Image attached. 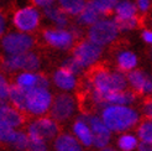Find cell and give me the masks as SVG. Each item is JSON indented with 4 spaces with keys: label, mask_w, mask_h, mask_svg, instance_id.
I'll list each match as a JSON object with an SVG mask.
<instances>
[{
    "label": "cell",
    "mask_w": 152,
    "mask_h": 151,
    "mask_svg": "<svg viewBox=\"0 0 152 151\" xmlns=\"http://www.w3.org/2000/svg\"><path fill=\"white\" fill-rule=\"evenodd\" d=\"M115 65L118 70L129 73L130 71L137 68L139 58L134 51L127 48H121L115 55Z\"/></svg>",
    "instance_id": "obj_20"
},
{
    "label": "cell",
    "mask_w": 152,
    "mask_h": 151,
    "mask_svg": "<svg viewBox=\"0 0 152 151\" xmlns=\"http://www.w3.org/2000/svg\"><path fill=\"white\" fill-rule=\"evenodd\" d=\"M142 20H143V22H145V24H146L148 27L152 29V9H151L150 12H147L146 15H143V16H142Z\"/></svg>",
    "instance_id": "obj_39"
},
{
    "label": "cell",
    "mask_w": 152,
    "mask_h": 151,
    "mask_svg": "<svg viewBox=\"0 0 152 151\" xmlns=\"http://www.w3.org/2000/svg\"><path fill=\"white\" fill-rule=\"evenodd\" d=\"M135 3L137 5L140 15H142V16L150 12L152 9V0H135Z\"/></svg>",
    "instance_id": "obj_35"
},
{
    "label": "cell",
    "mask_w": 152,
    "mask_h": 151,
    "mask_svg": "<svg viewBox=\"0 0 152 151\" xmlns=\"http://www.w3.org/2000/svg\"><path fill=\"white\" fill-rule=\"evenodd\" d=\"M100 117L113 134L131 131L141 122V111L134 105H105L100 109Z\"/></svg>",
    "instance_id": "obj_2"
},
{
    "label": "cell",
    "mask_w": 152,
    "mask_h": 151,
    "mask_svg": "<svg viewBox=\"0 0 152 151\" xmlns=\"http://www.w3.org/2000/svg\"><path fill=\"white\" fill-rule=\"evenodd\" d=\"M141 37H142V40L145 41L147 45L152 46V29L151 27L143 29L142 32H141Z\"/></svg>",
    "instance_id": "obj_36"
},
{
    "label": "cell",
    "mask_w": 152,
    "mask_h": 151,
    "mask_svg": "<svg viewBox=\"0 0 152 151\" xmlns=\"http://www.w3.org/2000/svg\"><path fill=\"white\" fill-rule=\"evenodd\" d=\"M12 83H15L18 87L24 90H31L37 87L50 88L52 81L48 79L47 76L37 71H24L16 73Z\"/></svg>",
    "instance_id": "obj_14"
},
{
    "label": "cell",
    "mask_w": 152,
    "mask_h": 151,
    "mask_svg": "<svg viewBox=\"0 0 152 151\" xmlns=\"http://www.w3.org/2000/svg\"><path fill=\"white\" fill-rule=\"evenodd\" d=\"M140 144V139L136 135V133L126 131L119 134L116 139V147L120 151H135L137 150Z\"/></svg>",
    "instance_id": "obj_24"
},
{
    "label": "cell",
    "mask_w": 152,
    "mask_h": 151,
    "mask_svg": "<svg viewBox=\"0 0 152 151\" xmlns=\"http://www.w3.org/2000/svg\"><path fill=\"white\" fill-rule=\"evenodd\" d=\"M104 54V47L92 40L82 39L72 48V56L84 70H92L98 66Z\"/></svg>",
    "instance_id": "obj_5"
},
{
    "label": "cell",
    "mask_w": 152,
    "mask_h": 151,
    "mask_svg": "<svg viewBox=\"0 0 152 151\" xmlns=\"http://www.w3.org/2000/svg\"><path fill=\"white\" fill-rule=\"evenodd\" d=\"M120 32L121 31L116 24L115 19L104 18V19L98 20L95 24L88 27L87 37L89 40H92L93 42L105 47L115 42L118 40Z\"/></svg>",
    "instance_id": "obj_6"
},
{
    "label": "cell",
    "mask_w": 152,
    "mask_h": 151,
    "mask_svg": "<svg viewBox=\"0 0 152 151\" xmlns=\"http://www.w3.org/2000/svg\"><path fill=\"white\" fill-rule=\"evenodd\" d=\"M71 131L84 147L94 146L93 131H92V128H90L89 122H88L84 113H82L79 117H77L73 120L72 126H71Z\"/></svg>",
    "instance_id": "obj_16"
},
{
    "label": "cell",
    "mask_w": 152,
    "mask_h": 151,
    "mask_svg": "<svg viewBox=\"0 0 152 151\" xmlns=\"http://www.w3.org/2000/svg\"><path fill=\"white\" fill-rule=\"evenodd\" d=\"M79 111V103L77 97L69 92H61L55 95L50 115L58 123H67L77 118Z\"/></svg>",
    "instance_id": "obj_4"
},
{
    "label": "cell",
    "mask_w": 152,
    "mask_h": 151,
    "mask_svg": "<svg viewBox=\"0 0 152 151\" xmlns=\"http://www.w3.org/2000/svg\"><path fill=\"white\" fill-rule=\"evenodd\" d=\"M18 130L19 129H15V128H12V126H9L6 124L0 123V141L5 145L10 146V144L14 141L15 136H16Z\"/></svg>",
    "instance_id": "obj_30"
},
{
    "label": "cell",
    "mask_w": 152,
    "mask_h": 151,
    "mask_svg": "<svg viewBox=\"0 0 152 151\" xmlns=\"http://www.w3.org/2000/svg\"><path fill=\"white\" fill-rule=\"evenodd\" d=\"M58 5L71 16H78L87 5V0H57Z\"/></svg>",
    "instance_id": "obj_26"
},
{
    "label": "cell",
    "mask_w": 152,
    "mask_h": 151,
    "mask_svg": "<svg viewBox=\"0 0 152 151\" xmlns=\"http://www.w3.org/2000/svg\"><path fill=\"white\" fill-rule=\"evenodd\" d=\"M135 133L139 136L140 141L152 142V119H143L135 128Z\"/></svg>",
    "instance_id": "obj_27"
},
{
    "label": "cell",
    "mask_w": 152,
    "mask_h": 151,
    "mask_svg": "<svg viewBox=\"0 0 152 151\" xmlns=\"http://www.w3.org/2000/svg\"><path fill=\"white\" fill-rule=\"evenodd\" d=\"M41 22V14L36 9L35 5L20 7L15 10L11 16V24L15 30H19L22 32L32 34L40 26Z\"/></svg>",
    "instance_id": "obj_11"
},
{
    "label": "cell",
    "mask_w": 152,
    "mask_h": 151,
    "mask_svg": "<svg viewBox=\"0 0 152 151\" xmlns=\"http://www.w3.org/2000/svg\"><path fill=\"white\" fill-rule=\"evenodd\" d=\"M24 114V111L14 107L9 102H1V105H0V123L12 126L15 129H20L25 124Z\"/></svg>",
    "instance_id": "obj_17"
},
{
    "label": "cell",
    "mask_w": 152,
    "mask_h": 151,
    "mask_svg": "<svg viewBox=\"0 0 152 151\" xmlns=\"http://www.w3.org/2000/svg\"><path fill=\"white\" fill-rule=\"evenodd\" d=\"M7 102L10 104H12L14 107H16L18 109H20L21 111L25 113V105H26V90L21 89L20 87H18L15 83H12L10 93H9V98H7Z\"/></svg>",
    "instance_id": "obj_25"
},
{
    "label": "cell",
    "mask_w": 152,
    "mask_h": 151,
    "mask_svg": "<svg viewBox=\"0 0 152 151\" xmlns=\"http://www.w3.org/2000/svg\"><path fill=\"white\" fill-rule=\"evenodd\" d=\"M55 95L50 88L37 87L31 90H26L25 114L36 118L50 114Z\"/></svg>",
    "instance_id": "obj_3"
},
{
    "label": "cell",
    "mask_w": 152,
    "mask_h": 151,
    "mask_svg": "<svg viewBox=\"0 0 152 151\" xmlns=\"http://www.w3.org/2000/svg\"><path fill=\"white\" fill-rule=\"evenodd\" d=\"M141 114L146 119H152V97L145 98L141 104Z\"/></svg>",
    "instance_id": "obj_34"
},
{
    "label": "cell",
    "mask_w": 152,
    "mask_h": 151,
    "mask_svg": "<svg viewBox=\"0 0 152 151\" xmlns=\"http://www.w3.org/2000/svg\"><path fill=\"white\" fill-rule=\"evenodd\" d=\"M26 131L30 138H41L47 141H53V139L61 133L59 123L50 114L32 118L26 125Z\"/></svg>",
    "instance_id": "obj_9"
},
{
    "label": "cell",
    "mask_w": 152,
    "mask_h": 151,
    "mask_svg": "<svg viewBox=\"0 0 152 151\" xmlns=\"http://www.w3.org/2000/svg\"><path fill=\"white\" fill-rule=\"evenodd\" d=\"M0 34L4 35L6 34V18L4 16V15H1V18H0Z\"/></svg>",
    "instance_id": "obj_40"
},
{
    "label": "cell",
    "mask_w": 152,
    "mask_h": 151,
    "mask_svg": "<svg viewBox=\"0 0 152 151\" xmlns=\"http://www.w3.org/2000/svg\"><path fill=\"white\" fill-rule=\"evenodd\" d=\"M148 58H150V61H151V67H152V48H151L150 54H148Z\"/></svg>",
    "instance_id": "obj_42"
},
{
    "label": "cell",
    "mask_w": 152,
    "mask_h": 151,
    "mask_svg": "<svg viewBox=\"0 0 152 151\" xmlns=\"http://www.w3.org/2000/svg\"><path fill=\"white\" fill-rule=\"evenodd\" d=\"M136 151H152V142L147 141H140L139 147Z\"/></svg>",
    "instance_id": "obj_38"
},
{
    "label": "cell",
    "mask_w": 152,
    "mask_h": 151,
    "mask_svg": "<svg viewBox=\"0 0 152 151\" xmlns=\"http://www.w3.org/2000/svg\"><path fill=\"white\" fill-rule=\"evenodd\" d=\"M116 19H131L140 16V11L137 9L136 3L131 1V0H119L116 3L115 10H114Z\"/></svg>",
    "instance_id": "obj_23"
},
{
    "label": "cell",
    "mask_w": 152,
    "mask_h": 151,
    "mask_svg": "<svg viewBox=\"0 0 152 151\" xmlns=\"http://www.w3.org/2000/svg\"><path fill=\"white\" fill-rule=\"evenodd\" d=\"M27 151H50L48 141L41 138H30Z\"/></svg>",
    "instance_id": "obj_32"
},
{
    "label": "cell",
    "mask_w": 152,
    "mask_h": 151,
    "mask_svg": "<svg viewBox=\"0 0 152 151\" xmlns=\"http://www.w3.org/2000/svg\"><path fill=\"white\" fill-rule=\"evenodd\" d=\"M32 4L39 7H47L52 4H55V0H32Z\"/></svg>",
    "instance_id": "obj_37"
},
{
    "label": "cell",
    "mask_w": 152,
    "mask_h": 151,
    "mask_svg": "<svg viewBox=\"0 0 152 151\" xmlns=\"http://www.w3.org/2000/svg\"><path fill=\"white\" fill-rule=\"evenodd\" d=\"M89 125L92 128L93 131V136H94V147L98 150L110 145L111 138H113V133L104 123L103 118L100 114H95V113H84Z\"/></svg>",
    "instance_id": "obj_12"
},
{
    "label": "cell",
    "mask_w": 152,
    "mask_h": 151,
    "mask_svg": "<svg viewBox=\"0 0 152 151\" xmlns=\"http://www.w3.org/2000/svg\"><path fill=\"white\" fill-rule=\"evenodd\" d=\"M35 43L36 40L31 34L22 32L19 30L6 32L1 37V48L4 56H12L31 51Z\"/></svg>",
    "instance_id": "obj_8"
},
{
    "label": "cell",
    "mask_w": 152,
    "mask_h": 151,
    "mask_svg": "<svg viewBox=\"0 0 152 151\" xmlns=\"http://www.w3.org/2000/svg\"><path fill=\"white\" fill-rule=\"evenodd\" d=\"M62 67H64V68H67V70H69V71H72L73 73H75L77 76H80L82 73H84V68L78 63V61L75 59L72 55L69 56V57H67V58H64L63 61H62V65H61Z\"/></svg>",
    "instance_id": "obj_31"
},
{
    "label": "cell",
    "mask_w": 152,
    "mask_h": 151,
    "mask_svg": "<svg viewBox=\"0 0 152 151\" xmlns=\"http://www.w3.org/2000/svg\"><path fill=\"white\" fill-rule=\"evenodd\" d=\"M83 86L88 94L90 104L98 109H102L104 107V95L115 90L129 88L127 73L118 68L109 70L105 67H94L86 78Z\"/></svg>",
    "instance_id": "obj_1"
},
{
    "label": "cell",
    "mask_w": 152,
    "mask_h": 151,
    "mask_svg": "<svg viewBox=\"0 0 152 151\" xmlns=\"http://www.w3.org/2000/svg\"><path fill=\"white\" fill-rule=\"evenodd\" d=\"M11 86L12 83H10L4 74L0 76V99H1V102H7Z\"/></svg>",
    "instance_id": "obj_33"
},
{
    "label": "cell",
    "mask_w": 152,
    "mask_h": 151,
    "mask_svg": "<svg viewBox=\"0 0 152 151\" xmlns=\"http://www.w3.org/2000/svg\"><path fill=\"white\" fill-rule=\"evenodd\" d=\"M43 15L48 21H51L53 26L56 27H63L66 29L69 25V19H68V14L59 5L56 6L52 4L47 7H43Z\"/></svg>",
    "instance_id": "obj_21"
},
{
    "label": "cell",
    "mask_w": 152,
    "mask_h": 151,
    "mask_svg": "<svg viewBox=\"0 0 152 151\" xmlns=\"http://www.w3.org/2000/svg\"><path fill=\"white\" fill-rule=\"evenodd\" d=\"M53 151H84L79 140L72 133H59L52 141Z\"/></svg>",
    "instance_id": "obj_18"
},
{
    "label": "cell",
    "mask_w": 152,
    "mask_h": 151,
    "mask_svg": "<svg viewBox=\"0 0 152 151\" xmlns=\"http://www.w3.org/2000/svg\"><path fill=\"white\" fill-rule=\"evenodd\" d=\"M129 88L140 97H152V74L135 68L127 73Z\"/></svg>",
    "instance_id": "obj_13"
},
{
    "label": "cell",
    "mask_w": 152,
    "mask_h": 151,
    "mask_svg": "<svg viewBox=\"0 0 152 151\" xmlns=\"http://www.w3.org/2000/svg\"><path fill=\"white\" fill-rule=\"evenodd\" d=\"M102 16L103 15L100 14V11L88 0L86 7L77 16V24L80 25L82 27H89L93 24H95L98 20H100Z\"/></svg>",
    "instance_id": "obj_22"
},
{
    "label": "cell",
    "mask_w": 152,
    "mask_h": 151,
    "mask_svg": "<svg viewBox=\"0 0 152 151\" xmlns=\"http://www.w3.org/2000/svg\"><path fill=\"white\" fill-rule=\"evenodd\" d=\"M41 67V58L35 51H27L24 54L4 56L1 68L5 73H19L24 71H39Z\"/></svg>",
    "instance_id": "obj_7"
},
{
    "label": "cell",
    "mask_w": 152,
    "mask_h": 151,
    "mask_svg": "<svg viewBox=\"0 0 152 151\" xmlns=\"http://www.w3.org/2000/svg\"><path fill=\"white\" fill-rule=\"evenodd\" d=\"M51 81H52V84L55 86L59 92L72 93L78 88V84H79L78 76L73 73L72 71L64 68L62 66L52 73Z\"/></svg>",
    "instance_id": "obj_15"
},
{
    "label": "cell",
    "mask_w": 152,
    "mask_h": 151,
    "mask_svg": "<svg viewBox=\"0 0 152 151\" xmlns=\"http://www.w3.org/2000/svg\"><path fill=\"white\" fill-rule=\"evenodd\" d=\"M104 107L109 104H116V105H134L137 102V94L132 89L126 88L123 90H115V92L108 93L104 95ZM103 107V108H104Z\"/></svg>",
    "instance_id": "obj_19"
},
{
    "label": "cell",
    "mask_w": 152,
    "mask_h": 151,
    "mask_svg": "<svg viewBox=\"0 0 152 151\" xmlns=\"http://www.w3.org/2000/svg\"><path fill=\"white\" fill-rule=\"evenodd\" d=\"M99 151H120L118 147H114V146H110V145H108V146H105V147H102V149H99Z\"/></svg>",
    "instance_id": "obj_41"
},
{
    "label": "cell",
    "mask_w": 152,
    "mask_h": 151,
    "mask_svg": "<svg viewBox=\"0 0 152 151\" xmlns=\"http://www.w3.org/2000/svg\"><path fill=\"white\" fill-rule=\"evenodd\" d=\"M42 40L47 46L61 50V51H68L74 47L77 43V37L72 32L71 29H63V27H47L45 29L42 34Z\"/></svg>",
    "instance_id": "obj_10"
},
{
    "label": "cell",
    "mask_w": 152,
    "mask_h": 151,
    "mask_svg": "<svg viewBox=\"0 0 152 151\" xmlns=\"http://www.w3.org/2000/svg\"><path fill=\"white\" fill-rule=\"evenodd\" d=\"M30 145V135L26 130H18L14 141L10 144V147L14 151H27Z\"/></svg>",
    "instance_id": "obj_28"
},
{
    "label": "cell",
    "mask_w": 152,
    "mask_h": 151,
    "mask_svg": "<svg viewBox=\"0 0 152 151\" xmlns=\"http://www.w3.org/2000/svg\"><path fill=\"white\" fill-rule=\"evenodd\" d=\"M89 1L100 11L103 16H109L115 10L118 0H89Z\"/></svg>",
    "instance_id": "obj_29"
}]
</instances>
